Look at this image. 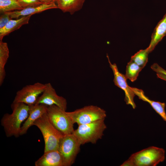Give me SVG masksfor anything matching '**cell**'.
<instances>
[{
    "mask_svg": "<svg viewBox=\"0 0 166 166\" xmlns=\"http://www.w3.org/2000/svg\"><path fill=\"white\" fill-rule=\"evenodd\" d=\"M11 114H5L1 121L6 136L18 137L20 136L21 124L27 118L30 106L23 103L13 102Z\"/></svg>",
    "mask_w": 166,
    "mask_h": 166,
    "instance_id": "6da1fadb",
    "label": "cell"
},
{
    "mask_svg": "<svg viewBox=\"0 0 166 166\" xmlns=\"http://www.w3.org/2000/svg\"><path fill=\"white\" fill-rule=\"evenodd\" d=\"M165 158L164 149L151 146L133 154L121 166H156Z\"/></svg>",
    "mask_w": 166,
    "mask_h": 166,
    "instance_id": "7a4b0ae2",
    "label": "cell"
},
{
    "mask_svg": "<svg viewBox=\"0 0 166 166\" xmlns=\"http://www.w3.org/2000/svg\"><path fill=\"white\" fill-rule=\"evenodd\" d=\"M33 125L37 126L42 134L45 142L44 152L58 150L60 140L65 135L50 123L46 113L36 120Z\"/></svg>",
    "mask_w": 166,
    "mask_h": 166,
    "instance_id": "3957f363",
    "label": "cell"
},
{
    "mask_svg": "<svg viewBox=\"0 0 166 166\" xmlns=\"http://www.w3.org/2000/svg\"><path fill=\"white\" fill-rule=\"evenodd\" d=\"M105 120L78 125L73 133L81 145L89 143L95 144L102 138L104 132L106 128Z\"/></svg>",
    "mask_w": 166,
    "mask_h": 166,
    "instance_id": "277c9868",
    "label": "cell"
},
{
    "mask_svg": "<svg viewBox=\"0 0 166 166\" xmlns=\"http://www.w3.org/2000/svg\"><path fill=\"white\" fill-rule=\"evenodd\" d=\"M46 114L50 123L62 134L73 133L74 123L65 110L53 105L48 106Z\"/></svg>",
    "mask_w": 166,
    "mask_h": 166,
    "instance_id": "5b68a950",
    "label": "cell"
},
{
    "mask_svg": "<svg viewBox=\"0 0 166 166\" xmlns=\"http://www.w3.org/2000/svg\"><path fill=\"white\" fill-rule=\"evenodd\" d=\"M67 113L74 123L78 125L105 120L106 117L105 110L93 105L86 106L72 112H67Z\"/></svg>",
    "mask_w": 166,
    "mask_h": 166,
    "instance_id": "8992f818",
    "label": "cell"
},
{
    "mask_svg": "<svg viewBox=\"0 0 166 166\" xmlns=\"http://www.w3.org/2000/svg\"><path fill=\"white\" fill-rule=\"evenodd\" d=\"M81 145L73 133L65 135L61 138L58 150L62 157L64 166H70L73 164Z\"/></svg>",
    "mask_w": 166,
    "mask_h": 166,
    "instance_id": "52a82bcc",
    "label": "cell"
},
{
    "mask_svg": "<svg viewBox=\"0 0 166 166\" xmlns=\"http://www.w3.org/2000/svg\"><path fill=\"white\" fill-rule=\"evenodd\" d=\"M46 87V84L37 82L25 86L17 91L13 102H22L29 105L36 104Z\"/></svg>",
    "mask_w": 166,
    "mask_h": 166,
    "instance_id": "ba28073f",
    "label": "cell"
},
{
    "mask_svg": "<svg viewBox=\"0 0 166 166\" xmlns=\"http://www.w3.org/2000/svg\"><path fill=\"white\" fill-rule=\"evenodd\" d=\"M106 57L110 67L113 72L114 76L113 81L114 84L124 91L125 95L124 101L126 104L130 105L133 109H135L136 105L134 101V98L135 95L132 87L128 84L127 82V79L125 75L119 71L116 64L111 63L107 54Z\"/></svg>",
    "mask_w": 166,
    "mask_h": 166,
    "instance_id": "9c48e42d",
    "label": "cell"
},
{
    "mask_svg": "<svg viewBox=\"0 0 166 166\" xmlns=\"http://www.w3.org/2000/svg\"><path fill=\"white\" fill-rule=\"evenodd\" d=\"M36 104H42L48 106L55 105L65 111L67 109L66 99L58 95L49 83H46V87L43 92L38 97Z\"/></svg>",
    "mask_w": 166,
    "mask_h": 166,
    "instance_id": "30bf717a",
    "label": "cell"
},
{
    "mask_svg": "<svg viewBox=\"0 0 166 166\" xmlns=\"http://www.w3.org/2000/svg\"><path fill=\"white\" fill-rule=\"evenodd\" d=\"M29 106V116L21 126L20 136L26 133L34 122L46 113L48 107L41 104H35Z\"/></svg>",
    "mask_w": 166,
    "mask_h": 166,
    "instance_id": "8fae6325",
    "label": "cell"
},
{
    "mask_svg": "<svg viewBox=\"0 0 166 166\" xmlns=\"http://www.w3.org/2000/svg\"><path fill=\"white\" fill-rule=\"evenodd\" d=\"M55 2L46 4H42L35 7H32L24 8L20 10H17L6 12L10 17L11 19L18 18L20 17L32 15L40 13L45 10L53 9H57L58 7Z\"/></svg>",
    "mask_w": 166,
    "mask_h": 166,
    "instance_id": "7c38bea8",
    "label": "cell"
},
{
    "mask_svg": "<svg viewBox=\"0 0 166 166\" xmlns=\"http://www.w3.org/2000/svg\"><path fill=\"white\" fill-rule=\"evenodd\" d=\"M35 166H64L62 157L58 150L44 152L35 163Z\"/></svg>",
    "mask_w": 166,
    "mask_h": 166,
    "instance_id": "4fadbf2b",
    "label": "cell"
},
{
    "mask_svg": "<svg viewBox=\"0 0 166 166\" xmlns=\"http://www.w3.org/2000/svg\"><path fill=\"white\" fill-rule=\"evenodd\" d=\"M166 35V13L158 22L152 33L149 45L147 47L149 53Z\"/></svg>",
    "mask_w": 166,
    "mask_h": 166,
    "instance_id": "5bb4252c",
    "label": "cell"
},
{
    "mask_svg": "<svg viewBox=\"0 0 166 166\" xmlns=\"http://www.w3.org/2000/svg\"><path fill=\"white\" fill-rule=\"evenodd\" d=\"M31 16H22L10 20L3 27L0 29V40H2L4 37L18 29L22 26L28 24Z\"/></svg>",
    "mask_w": 166,
    "mask_h": 166,
    "instance_id": "9a60e30c",
    "label": "cell"
},
{
    "mask_svg": "<svg viewBox=\"0 0 166 166\" xmlns=\"http://www.w3.org/2000/svg\"><path fill=\"white\" fill-rule=\"evenodd\" d=\"M86 0H56L58 8L63 12L73 14L80 10Z\"/></svg>",
    "mask_w": 166,
    "mask_h": 166,
    "instance_id": "2e32d148",
    "label": "cell"
},
{
    "mask_svg": "<svg viewBox=\"0 0 166 166\" xmlns=\"http://www.w3.org/2000/svg\"><path fill=\"white\" fill-rule=\"evenodd\" d=\"M9 51L7 43L0 40V85H2L6 73L5 67L9 57Z\"/></svg>",
    "mask_w": 166,
    "mask_h": 166,
    "instance_id": "e0dca14e",
    "label": "cell"
},
{
    "mask_svg": "<svg viewBox=\"0 0 166 166\" xmlns=\"http://www.w3.org/2000/svg\"><path fill=\"white\" fill-rule=\"evenodd\" d=\"M143 68L138 65L132 61L128 63L126 67V77L132 82L135 81L138 76L139 73Z\"/></svg>",
    "mask_w": 166,
    "mask_h": 166,
    "instance_id": "ac0fdd59",
    "label": "cell"
},
{
    "mask_svg": "<svg viewBox=\"0 0 166 166\" xmlns=\"http://www.w3.org/2000/svg\"><path fill=\"white\" fill-rule=\"evenodd\" d=\"M22 9L17 0H0V12L1 14Z\"/></svg>",
    "mask_w": 166,
    "mask_h": 166,
    "instance_id": "d6986e66",
    "label": "cell"
},
{
    "mask_svg": "<svg viewBox=\"0 0 166 166\" xmlns=\"http://www.w3.org/2000/svg\"><path fill=\"white\" fill-rule=\"evenodd\" d=\"M149 53L147 48L144 49H141L131 57V60L143 68L148 62Z\"/></svg>",
    "mask_w": 166,
    "mask_h": 166,
    "instance_id": "ffe728a7",
    "label": "cell"
},
{
    "mask_svg": "<svg viewBox=\"0 0 166 166\" xmlns=\"http://www.w3.org/2000/svg\"><path fill=\"white\" fill-rule=\"evenodd\" d=\"M147 102L163 119L166 122L165 104L164 103L154 101L150 99H149Z\"/></svg>",
    "mask_w": 166,
    "mask_h": 166,
    "instance_id": "44dd1931",
    "label": "cell"
},
{
    "mask_svg": "<svg viewBox=\"0 0 166 166\" xmlns=\"http://www.w3.org/2000/svg\"><path fill=\"white\" fill-rule=\"evenodd\" d=\"M23 9L38 6L42 4L39 0H17Z\"/></svg>",
    "mask_w": 166,
    "mask_h": 166,
    "instance_id": "7402d4cb",
    "label": "cell"
},
{
    "mask_svg": "<svg viewBox=\"0 0 166 166\" xmlns=\"http://www.w3.org/2000/svg\"><path fill=\"white\" fill-rule=\"evenodd\" d=\"M11 19L6 13L2 14L0 17V29L3 27Z\"/></svg>",
    "mask_w": 166,
    "mask_h": 166,
    "instance_id": "603a6c76",
    "label": "cell"
},
{
    "mask_svg": "<svg viewBox=\"0 0 166 166\" xmlns=\"http://www.w3.org/2000/svg\"><path fill=\"white\" fill-rule=\"evenodd\" d=\"M157 77L166 81V75L160 73H156Z\"/></svg>",
    "mask_w": 166,
    "mask_h": 166,
    "instance_id": "cb8c5ba5",
    "label": "cell"
},
{
    "mask_svg": "<svg viewBox=\"0 0 166 166\" xmlns=\"http://www.w3.org/2000/svg\"><path fill=\"white\" fill-rule=\"evenodd\" d=\"M42 4L56 2V0H39Z\"/></svg>",
    "mask_w": 166,
    "mask_h": 166,
    "instance_id": "d4e9b609",
    "label": "cell"
}]
</instances>
